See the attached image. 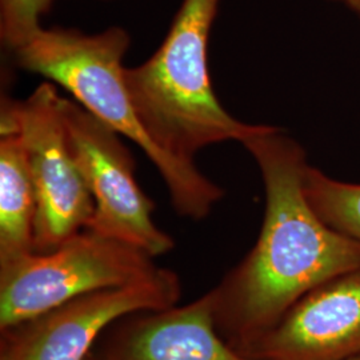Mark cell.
Here are the masks:
<instances>
[{"mask_svg":"<svg viewBox=\"0 0 360 360\" xmlns=\"http://www.w3.org/2000/svg\"><path fill=\"white\" fill-rule=\"evenodd\" d=\"M347 360H360V355L359 356H355V358H351V359Z\"/></svg>","mask_w":360,"mask_h":360,"instance_id":"15","label":"cell"},{"mask_svg":"<svg viewBox=\"0 0 360 360\" xmlns=\"http://www.w3.org/2000/svg\"><path fill=\"white\" fill-rule=\"evenodd\" d=\"M67 138L95 210L84 230L160 257L175 242L153 219L154 202L135 178V162L119 134L77 101L62 102Z\"/></svg>","mask_w":360,"mask_h":360,"instance_id":"6","label":"cell"},{"mask_svg":"<svg viewBox=\"0 0 360 360\" xmlns=\"http://www.w3.org/2000/svg\"><path fill=\"white\" fill-rule=\"evenodd\" d=\"M238 351L254 360L359 356L360 267L309 291L266 333Z\"/></svg>","mask_w":360,"mask_h":360,"instance_id":"8","label":"cell"},{"mask_svg":"<svg viewBox=\"0 0 360 360\" xmlns=\"http://www.w3.org/2000/svg\"><path fill=\"white\" fill-rule=\"evenodd\" d=\"M179 296L178 275L160 267L139 282L77 296L1 330L0 360H84L112 323L132 314L172 307Z\"/></svg>","mask_w":360,"mask_h":360,"instance_id":"7","label":"cell"},{"mask_svg":"<svg viewBox=\"0 0 360 360\" xmlns=\"http://www.w3.org/2000/svg\"><path fill=\"white\" fill-rule=\"evenodd\" d=\"M63 98L41 83L25 101L1 103V124L22 138L37 195L35 252H47L83 231L95 210L65 131Z\"/></svg>","mask_w":360,"mask_h":360,"instance_id":"5","label":"cell"},{"mask_svg":"<svg viewBox=\"0 0 360 360\" xmlns=\"http://www.w3.org/2000/svg\"><path fill=\"white\" fill-rule=\"evenodd\" d=\"M242 144L264 184V219L257 245L210 291L219 333L235 349L266 333L318 285L360 267V243L335 231L309 205L304 148L269 124Z\"/></svg>","mask_w":360,"mask_h":360,"instance_id":"1","label":"cell"},{"mask_svg":"<svg viewBox=\"0 0 360 360\" xmlns=\"http://www.w3.org/2000/svg\"><path fill=\"white\" fill-rule=\"evenodd\" d=\"M0 264L35 252L37 195L19 134L0 126Z\"/></svg>","mask_w":360,"mask_h":360,"instance_id":"10","label":"cell"},{"mask_svg":"<svg viewBox=\"0 0 360 360\" xmlns=\"http://www.w3.org/2000/svg\"><path fill=\"white\" fill-rule=\"evenodd\" d=\"M53 0H0V39L13 52L18 51L43 27L40 19Z\"/></svg>","mask_w":360,"mask_h":360,"instance_id":"12","label":"cell"},{"mask_svg":"<svg viewBox=\"0 0 360 360\" xmlns=\"http://www.w3.org/2000/svg\"><path fill=\"white\" fill-rule=\"evenodd\" d=\"M158 270L142 250L83 230L51 251L0 264V328L77 296L139 282Z\"/></svg>","mask_w":360,"mask_h":360,"instance_id":"4","label":"cell"},{"mask_svg":"<svg viewBox=\"0 0 360 360\" xmlns=\"http://www.w3.org/2000/svg\"><path fill=\"white\" fill-rule=\"evenodd\" d=\"M101 360H254L219 335L211 292L178 307L126 316L108 334Z\"/></svg>","mask_w":360,"mask_h":360,"instance_id":"9","label":"cell"},{"mask_svg":"<svg viewBox=\"0 0 360 360\" xmlns=\"http://www.w3.org/2000/svg\"><path fill=\"white\" fill-rule=\"evenodd\" d=\"M303 188L309 205L326 224L360 243V183L335 179L309 165Z\"/></svg>","mask_w":360,"mask_h":360,"instance_id":"11","label":"cell"},{"mask_svg":"<svg viewBox=\"0 0 360 360\" xmlns=\"http://www.w3.org/2000/svg\"><path fill=\"white\" fill-rule=\"evenodd\" d=\"M84 360H101V359H98V358H96V356H95V355H94V354H92V352H91L90 355H89V356H87V358H86V359Z\"/></svg>","mask_w":360,"mask_h":360,"instance_id":"14","label":"cell"},{"mask_svg":"<svg viewBox=\"0 0 360 360\" xmlns=\"http://www.w3.org/2000/svg\"><path fill=\"white\" fill-rule=\"evenodd\" d=\"M129 46V34L122 27L95 35L41 28L15 56L22 68L60 84L91 114L136 143L166 181L178 214L205 219L223 198V190L195 163L180 162L162 151L143 127L123 75L122 62Z\"/></svg>","mask_w":360,"mask_h":360,"instance_id":"3","label":"cell"},{"mask_svg":"<svg viewBox=\"0 0 360 360\" xmlns=\"http://www.w3.org/2000/svg\"><path fill=\"white\" fill-rule=\"evenodd\" d=\"M220 0H183L167 37L143 65L123 71L143 127L166 154L184 163L215 143H243L262 124L227 112L214 92L208 41Z\"/></svg>","mask_w":360,"mask_h":360,"instance_id":"2","label":"cell"},{"mask_svg":"<svg viewBox=\"0 0 360 360\" xmlns=\"http://www.w3.org/2000/svg\"><path fill=\"white\" fill-rule=\"evenodd\" d=\"M333 1L345 6L347 10L360 19V0H333Z\"/></svg>","mask_w":360,"mask_h":360,"instance_id":"13","label":"cell"}]
</instances>
